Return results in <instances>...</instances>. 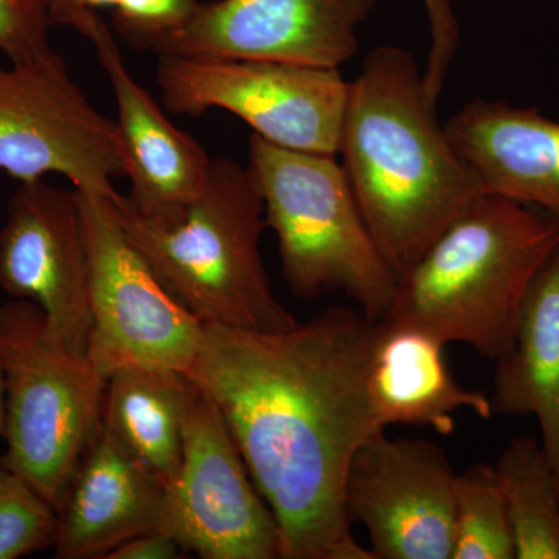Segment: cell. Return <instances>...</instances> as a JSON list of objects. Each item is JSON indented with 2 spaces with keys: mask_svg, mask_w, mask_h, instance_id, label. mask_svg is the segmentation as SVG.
<instances>
[{
  "mask_svg": "<svg viewBox=\"0 0 559 559\" xmlns=\"http://www.w3.org/2000/svg\"><path fill=\"white\" fill-rule=\"evenodd\" d=\"M380 320L331 307L289 330L204 325L187 377L219 411L285 559H374L345 510L349 462L381 432L367 377Z\"/></svg>",
  "mask_w": 559,
  "mask_h": 559,
  "instance_id": "1",
  "label": "cell"
},
{
  "mask_svg": "<svg viewBox=\"0 0 559 559\" xmlns=\"http://www.w3.org/2000/svg\"><path fill=\"white\" fill-rule=\"evenodd\" d=\"M5 459L55 510L100 425L106 378L51 340L28 300L0 305Z\"/></svg>",
  "mask_w": 559,
  "mask_h": 559,
  "instance_id": "6",
  "label": "cell"
},
{
  "mask_svg": "<svg viewBox=\"0 0 559 559\" xmlns=\"http://www.w3.org/2000/svg\"><path fill=\"white\" fill-rule=\"evenodd\" d=\"M198 388L182 371L123 367L106 380L102 425L164 485L182 460L183 428Z\"/></svg>",
  "mask_w": 559,
  "mask_h": 559,
  "instance_id": "19",
  "label": "cell"
},
{
  "mask_svg": "<svg viewBox=\"0 0 559 559\" xmlns=\"http://www.w3.org/2000/svg\"><path fill=\"white\" fill-rule=\"evenodd\" d=\"M381 322L367 377L374 425L432 428L440 436L454 432V414L474 412L491 418L489 396L460 385L444 360L447 345L428 331Z\"/></svg>",
  "mask_w": 559,
  "mask_h": 559,
  "instance_id": "17",
  "label": "cell"
},
{
  "mask_svg": "<svg viewBox=\"0 0 559 559\" xmlns=\"http://www.w3.org/2000/svg\"><path fill=\"white\" fill-rule=\"evenodd\" d=\"M90 250L76 190L44 179L21 182L0 230V289L35 304L58 345L87 356Z\"/></svg>",
  "mask_w": 559,
  "mask_h": 559,
  "instance_id": "11",
  "label": "cell"
},
{
  "mask_svg": "<svg viewBox=\"0 0 559 559\" xmlns=\"http://www.w3.org/2000/svg\"><path fill=\"white\" fill-rule=\"evenodd\" d=\"M5 428V378H3L2 358H0V439Z\"/></svg>",
  "mask_w": 559,
  "mask_h": 559,
  "instance_id": "27",
  "label": "cell"
},
{
  "mask_svg": "<svg viewBox=\"0 0 559 559\" xmlns=\"http://www.w3.org/2000/svg\"><path fill=\"white\" fill-rule=\"evenodd\" d=\"M412 51L377 47L349 81L340 153L371 237L396 278L487 193L437 114Z\"/></svg>",
  "mask_w": 559,
  "mask_h": 559,
  "instance_id": "2",
  "label": "cell"
},
{
  "mask_svg": "<svg viewBox=\"0 0 559 559\" xmlns=\"http://www.w3.org/2000/svg\"><path fill=\"white\" fill-rule=\"evenodd\" d=\"M444 128L487 193L559 219V121L536 108L473 100Z\"/></svg>",
  "mask_w": 559,
  "mask_h": 559,
  "instance_id": "16",
  "label": "cell"
},
{
  "mask_svg": "<svg viewBox=\"0 0 559 559\" xmlns=\"http://www.w3.org/2000/svg\"><path fill=\"white\" fill-rule=\"evenodd\" d=\"M110 201L165 289L204 325L282 331L299 323L275 297L264 270V202L246 165L212 160L200 197L165 218L142 215L121 193Z\"/></svg>",
  "mask_w": 559,
  "mask_h": 559,
  "instance_id": "4",
  "label": "cell"
},
{
  "mask_svg": "<svg viewBox=\"0 0 559 559\" xmlns=\"http://www.w3.org/2000/svg\"><path fill=\"white\" fill-rule=\"evenodd\" d=\"M492 414L533 417L559 485V241L522 301L513 340L496 359Z\"/></svg>",
  "mask_w": 559,
  "mask_h": 559,
  "instance_id": "18",
  "label": "cell"
},
{
  "mask_svg": "<svg viewBox=\"0 0 559 559\" xmlns=\"http://www.w3.org/2000/svg\"><path fill=\"white\" fill-rule=\"evenodd\" d=\"M248 170L277 235L283 277L290 293L316 299L342 290L360 312L382 320L399 278L390 270L336 156L285 148L253 132Z\"/></svg>",
  "mask_w": 559,
  "mask_h": 559,
  "instance_id": "5",
  "label": "cell"
},
{
  "mask_svg": "<svg viewBox=\"0 0 559 559\" xmlns=\"http://www.w3.org/2000/svg\"><path fill=\"white\" fill-rule=\"evenodd\" d=\"M516 559H559V485L540 441L521 437L495 466Z\"/></svg>",
  "mask_w": 559,
  "mask_h": 559,
  "instance_id": "20",
  "label": "cell"
},
{
  "mask_svg": "<svg viewBox=\"0 0 559 559\" xmlns=\"http://www.w3.org/2000/svg\"><path fill=\"white\" fill-rule=\"evenodd\" d=\"M380 0H218L200 3L157 55L340 69Z\"/></svg>",
  "mask_w": 559,
  "mask_h": 559,
  "instance_id": "13",
  "label": "cell"
},
{
  "mask_svg": "<svg viewBox=\"0 0 559 559\" xmlns=\"http://www.w3.org/2000/svg\"><path fill=\"white\" fill-rule=\"evenodd\" d=\"M51 24L46 0H0V53L14 64L49 60Z\"/></svg>",
  "mask_w": 559,
  "mask_h": 559,
  "instance_id": "24",
  "label": "cell"
},
{
  "mask_svg": "<svg viewBox=\"0 0 559 559\" xmlns=\"http://www.w3.org/2000/svg\"><path fill=\"white\" fill-rule=\"evenodd\" d=\"M450 459L426 439L373 433L345 480L349 521L364 525L374 559H451L454 481Z\"/></svg>",
  "mask_w": 559,
  "mask_h": 559,
  "instance_id": "12",
  "label": "cell"
},
{
  "mask_svg": "<svg viewBox=\"0 0 559 559\" xmlns=\"http://www.w3.org/2000/svg\"><path fill=\"white\" fill-rule=\"evenodd\" d=\"M159 532L204 559H277V521L250 477L219 411L198 389L182 460L165 485Z\"/></svg>",
  "mask_w": 559,
  "mask_h": 559,
  "instance_id": "10",
  "label": "cell"
},
{
  "mask_svg": "<svg viewBox=\"0 0 559 559\" xmlns=\"http://www.w3.org/2000/svg\"><path fill=\"white\" fill-rule=\"evenodd\" d=\"M90 250L92 330L87 358L108 380L123 367L187 373L204 323L165 289L121 229L110 198L76 190Z\"/></svg>",
  "mask_w": 559,
  "mask_h": 559,
  "instance_id": "8",
  "label": "cell"
},
{
  "mask_svg": "<svg viewBox=\"0 0 559 559\" xmlns=\"http://www.w3.org/2000/svg\"><path fill=\"white\" fill-rule=\"evenodd\" d=\"M156 80L165 108L178 116L224 109L275 145L340 153L349 90L340 69L164 55Z\"/></svg>",
  "mask_w": 559,
  "mask_h": 559,
  "instance_id": "7",
  "label": "cell"
},
{
  "mask_svg": "<svg viewBox=\"0 0 559 559\" xmlns=\"http://www.w3.org/2000/svg\"><path fill=\"white\" fill-rule=\"evenodd\" d=\"M57 533V510L0 455V559L53 549Z\"/></svg>",
  "mask_w": 559,
  "mask_h": 559,
  "instance_id": "23",
  "label": "cell"
},
{
  "mask_svg": "<svg viewBox=\"0 0 559 559\" xmlns=\"http://www.w3.org/2000/svg\"><path fill=\"white\" fill-rule=\"evenodd\" d=\"M0 170L20 182L57 173L84 193H119V128L70 79L60 55L0 66Z\"/></svg>",
  "mask_w": 559,
  "mask_h": 559,
  "instance_id": "9",
  "label": "cell"
},
{
  "mask_svg": "<svg viewBox=\"0 0 559 559\" xmlns=\"http://www.w3.org/2000/svg\"><path fill=\"white\" fill-rule=\"evenodd\" d=\"M428 14L430 47L423 70L426 87L439 100L460 46V24L452 0H423Z\"/></svg>",
  "mask_w": 559,
  "mask_h": 559,
  "instance_id": "25",
  "label": "cell"
},
{
  "mask_svg": "<svg viewBox=\"0 0 559 559\" xmlns=\"http://www.w3.org/2000/svg\"><path fill=\"white\" fill-rule=\"evenodd\" d=\"M165 485L98 425L58 507L57 559H106L124 540L159 532Z\"/></svg>",
  "mask_w": 559,
  "mask_h": 559,
  "instance_id": "15",
  "label": "cell"
},
{
  "mask_svg": "<svg viewBox=\"0 0 559 559\" xmlns=\"http://www.w3.org/2000/svg\"><path fill=\"white\" fill-rule=\"evenodd\" d=\"M182 550V547L165 533L151 532L124 540L109 551L106 559H176Z\"/></svg>",
  "mask_w": 559,
  "mask_h": 559,
  "instance_id": "26",
  "label": "cell"
},
{
  "mask_svg": "<svg viewBox=\"0 0 559 559\" xmlns=\"http://www.w3.org/2000/svg\"><path fill=\"white\" fill-rule=\"evenodd\" d=\"M51 22L72 25L81 14L112 10L116 31L140 50L156 53L162 43L190 20L198 0H46Z\"/></svg>",
  "mask_w": 559,
  "mask_h": 559,
  "instance_id": "22",
  "label": "cell"
},
{
  "mask_svg": "<svg viewBox=\"0 0 559 559\" xmlns=\"http://www.w3.org/2000/svg\"><path fill=\"white\" fill-rule=\"evenodd\" d=\"M72 28L94 44L116 95L124 176L131 182L124 200L142 215H176L205 189L212 168L207 151L173 124L157 102L132 79L97 11L81 14Z\"/></svg>",
  "mask_w": 559,
  "mask_h": 559,
  "instance_id": "14",
  "label": "cell"
},
{
  "mask_svg": "<svg viewBox=\"0 0 559 559\" xmlns=\"http://www.w3.org/2000/svg\"><path fill=\"white\" fill-rule=\"evenodd\" d=\"M559 241V219L481 194L399 280L382 322L428 331L499 359L513 340L525 294Z\"/></svg>",
  "mask_w": 559,
  "mask_h": 559,
  "instance_id": "3",
  "label": "cell"
},
{
  "mask_svg": "<svg viewBox=\"0 0 559 559\" xmlns=\"http://www.w3.org/2000/svg\"><path fill=\"white\" fill-rule=\"evenodd\" d=\"M451 559H516L495 466L474 465L455 476Z\"/></svg>",
  "mask_w": 559,
  "mask_h": 559,
  "instance_id": "21",
  "label": "cell"
}]
</instances>
